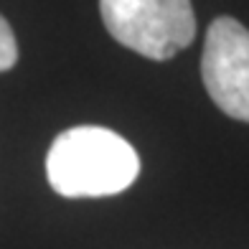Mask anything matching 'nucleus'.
Here are the masks:
<instances>
[{"instance_id": "f257e3e1", "label": "nucleus", "mask_w": 249, "mask_h": 249, "mask_svg": "<svg viewBox=\"0 0 249 249\" xmlns=\"http://www.w3.org/2000/svg\"><path fill=\"white\" fill-rule=\"evenodd\" d=\"M140 173L135 148L117 132L97 124L64 130L46 155V176L59 196L102 198L122 194Z\"/></svg>"}, {"instance_id": "f03ea898", "label": "nucleus", "mask_w": 249, "mask_h": 249, "mask_svg": "<svg viewBox=\"0 0 249 249\" xmlns=\"http://www.w3.org/2000/svg\"><path fill=\"white\" fill-rule=\"evenodd\" d=\"M109 36L153 61H168L191 46L196 16L191 0H99Z\"/></svg>"}, {"instance_id": "7ed1b4c3", "label": "nucleus", "mask_w": 249, "mask_h": 249, "mask_svg": "<svg viewBox=\"0 0 249 249\" xmlns=\"http://www.w3.org/2000/svg\"><path fill=\"white\" fill-rule=\"evenodd\" d=\"M201 76L209 97L224 115L249 122V31L229 16L206 31Z\"/></svg>"}, {"instance_id": "20e7f679", "label": "nucleus", "mask_w": 249, "mask_h": 249, "mask_svg": "<svg viewBox=\"0 0 249 249\" xmlns=\"http://www.w3.org/2000/svg\"><path fill=\"white\" fill-rule=\"evenodd\" d=\"M18 61V43H16V33L10 28V23L0 16V71L13 69Z\"/></svg>"}]
</instances>
